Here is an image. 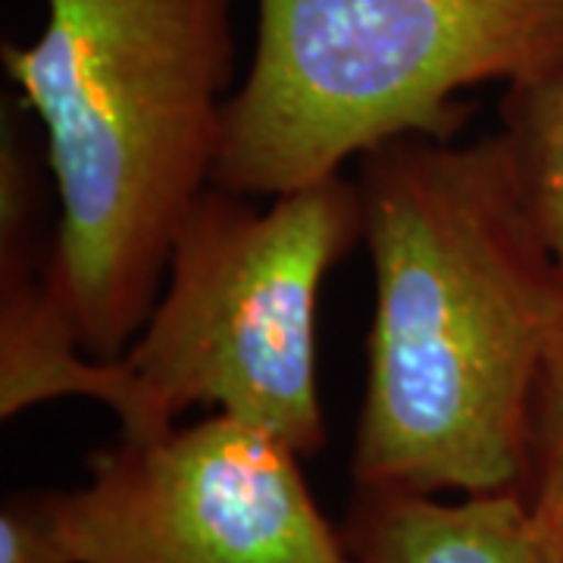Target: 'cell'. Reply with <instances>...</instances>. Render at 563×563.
Instances as JSON below:
<instances>
[{
	"label": "cell",
	"instance_id": "obj_1",
	"mask_svg": "<svg viewBox=\"0 0 563 563\" xmlns=\"http://www.w3.org/2000/svg\"><path fill=\"white\" fill-rule=\"evenodd\" d=\"M376 273L354 479L417 495L526 492L532 401L563 273L507 132L361 157Z\"/></svg>",
	"mask_w": 563,
	"mask_h": 563
},
{
	"label": "cell",
	"instance_id": "obj_2",
	"mask_svg": "<svg viewBox=\"0 0 563 563\" xmlns=\"http://www.w3.org/2000/svg\"><path fill=\"white\" fill-rule=\"evenodd\" d=\"M3 44L47 139L60 220L51 279L85 351L120 361L161 295L188 210L213 185L232 98V0H41Z\"/></svg>",
	"mask_w": 563,
	"mask_h": 563
},
{
	"label": "cell",
	"instance_id": "obj_3",
	"mask_svg": "<svg viewBox=\"0 0 563 563\" xmlns=\"http://www.w3.org/2000/svg\"><path fill=\"white\" fill-rule=\"evenodd\" d=\"M561 79L563 0H257L213 185L291 195L391 141H451L470 88Z\"/></svg>",
	"mask_w": 563,
	"mask_h": 563
},
{
	"label": "cell",
	"instance_id": "obj_4",
	"mask_svg": "<svg viewBox=\"0 0 563 563\" xmlns=\"http://www.w3.org/2000/svg\"><path fill=\"white\" fill-rule=\"evenodd\" d=\"M363 239L357 185L342 176L266 210L210 185L169 251L157 303L120 361L157 435L213 407L313 454L325 439L317 317L329 269Z\"/></svg>",
	"mask_w": 563,
	"mask_h": 563
},
{
	"label": "cell",
	"instance_id": "obj_5",
	"mask_svg": "<svg viewBox=\"0 0 563 563\" xmlns=\"http://www.w3.org/2000/svg\"><path fill=\"white\" fill-rule=\"evenodd\" d=\"M288 444L213 413L98 451L57 492L76 563H354Z\"/></svg>",
	"mask_w": 563,
	"mask_h": 563
},
{
	"label": "cell",
	"instance_id": "obj_6",
	"mask_svg": "<svg viewBox=\"0 0 563 563\" xmlns=\"http://www.w3.org/2000/svg\"><path fill=\"white\" fill-rule=\"evenodd\" d=\"M35 173L20 135L3 125L0 141V417L32 404L88 398L110 407L120 439H154L147 401L122 361H98L51 279V254L35 263Z\"/></svg>",
	"mask_w": 563,
	"mask_h": 563
},
{
	"label": "cell",
	"instance_id": "obj_7",
	"mask_svg": "<svg viewBox=\"0 0 563 563\" xmlns=\"http://www.w3.org/2000/svg\"><path fill=\"white\" fill-rule=\"evenodd\" d=\"M344 544L354 563H563L561 536L523 492L435 495L357 488Z\"/></svg>",
	"mask_w": 563,
	"mask_h": 563
},
{
	"label": "cell",
	"instance_id": "obj_8",
	"mask_svg": "<svg viewBox=\"0 0 563 563\" xmlns=\"http://www.w3.org/2000/svg\"><path fill=\"white\" fill-rule=\"evenodd\" d=\"M504 132L520 151L532 201L563 273V79L532 91H507Z\"/></svg>",
	"mask_w": 563,
	"mask_h": 563
},
{
	"label": "cell",
	"instance_id": "obj_9",
	"mask_svg": "<svg viewBox=\"0 0 563 563\" xmlns=\"http://www.w3.org/2000/svg\"><path fill=\"white\" fill-rule=\"evenodd\" d=\"M526 498L563 542V329L554 339L532 401Z\"/></svg>",
	"mask_w": 563,
	"mask_h": 563
},
{
	"label": "cell",
	"instance_id": "obj_10",
	"mask_svg": "<svg viewBox=\"0 0 563 563\" xmlns=\"http://www.w3.org/2000/svg\"><path fill=\"white\" fill-rule=\"evenodd\" d=\"M0 563H76L60 514L57 492H20L0 510Z\"/></svg>",
	"mask_w": 563,
	"mask_h": 563
}]
</instances>
